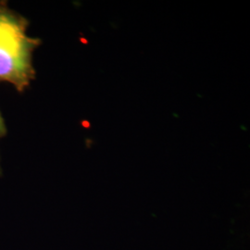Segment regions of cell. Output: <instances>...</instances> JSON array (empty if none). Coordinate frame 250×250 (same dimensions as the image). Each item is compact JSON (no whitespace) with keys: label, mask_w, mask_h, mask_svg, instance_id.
Returning a JSON list of instances; mask_svg holds the SVG:
<instances>
[{"label":"cell","mask_w":250,"mask_h":250,"mask_svg":"<svg viewBox=\"0 0 250 250\" xmlns=\"http://www.w3.org/2000/svg\"><path fill=\"white\" fill-rule=\"evenodd\" d=\"M29 21L0 1V82L23 93L36 78L33 54L41 40L27 35Z\"/></svg>","instance_id":"6da1fadb"},{"label":"cell","mask_w":250,"mask_h":250,"mask_svg":"<svg viewBox=\"0 0 250 250\" xmlns=\"http://www.w3.org/2000/svg\"><path fill=\"white\" fill-rule=\"evenodd\" d=\"M7 133H8L7 126H6V124H5L4 118H3L1 112H0V138L4 137L7 134Z\"/></svg>","instance_id":"7a4b0ae2"},{"label":"cell","mask_w":250,"mask_h":250,"mask_svg":"<svg viewBox=\"0 0 250 250\" xmlns=\"http://www.w3.org/2000/svg\"><path fill=\"white\" fill-rule=\"evenodd\" d=\"M2 176V168H1V164H0V177Z\"/></svg>","instance_id":"3957f363"}]
</instances>
